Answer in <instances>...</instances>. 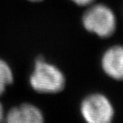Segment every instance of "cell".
I'll return each mask as SVG.
<instances>
[{"instance_id":"7a4b0ae2","label":"cell","mask_w":123,"mask_h":123,"mask_svg":"<svg viewBox=\"0 0 123 123\" xmlns=\"http://www.w3.org/2000/svg\"><path fill=\"white\" fill-rule=\"evenodd\" d=\"M85 29L100 37H109L115 32L117 21L114 13L104 4L90 5L82 16Z\"/></svg>"},{"instance_id":"9c48e42d","label":"cell","mask_w":123,"mask_h":123,"mask_svg":"<svg viewBox=\"0 0 123 123\" xmlns=\"http://www.w3.org/2000/svg\"><path fill=\"white\" fill-rule=\"evenodd\" d=\"M29 1H30V2H40V1H42V0H29Z\"/></svg>"},{"instance_id":"277c9868","label":"cell","mask_w":123,"mask_h":123,"mask_svg":"<svg viewBox=\"0 0 123 123\" xmlns=\"http://www.w3.org/2000/svg\"><path fill=\"white\" fill-rule=\"evenodd\" d=\"M105 73L115 80H123V46L114 45L105 52L101 58Z\"/></svg>"},{"instance_id":"3957f363","label":"cell","mask_w":123,"mask_h":123,"mask_svg":"<svg viewBox=\"0 0 123 123\" xmlns=\"http://www.w3.org/2000/svg\"><path fill=\"white\" fill-rule=\"evenodd\" d=\"M80 112L86 123H111L114 116L111 102L99 93L86 96L81 103Z\"/></svg>"},{"instance_id":"6da1fadb","label":"cell","mask_w":123,"mask_h":123,"mask_svg":"<svg viewBox=\"0 0 123 123\" xmlns=\"http://www.w3.org/2000/svg\"><path fill=\"white\" fill-rule=\"evenodd\" d=\"M30 84L34 90L43 94H56L65 87L64 74L55 65L38 58L30 76Z\"/></svg>"},{"instance_id":"5b68a950","label":"cell","mask_w":123,"mask_h":123,"mask_svg":"<svg viewBox=\"0 0 123 123\" xmlns=\"http://www.w3.org/2000/svg\"><path fill=\"white\" fill-rule=\"evenodd\" d=\"M5 123H45L44 116L37 106L24 103L10 110L5 115Z\"/></svg>"},{"instance_id":"ba28073f","label":"cell","mask_w":123,"mask_h":123,"mask_svg":"<svg viewBox=\"0 0 123 123\" xmlns=\"http://www.w3.org/2000/svg\"><path fill=\"white\" fill-rule=\"evenodd\" d=\"M5 122V113L3 106H2V103H0V123H4Z\"/></svg>"},{"instance_id":"8992f818","label":"cell","mask_w":123,"mask_h":123,"mask_svg":"<svg viewBox=\"0 0 123 123\" xmlns=\"http://www.w3.org/2000/svg\"><path fill=\"white\" fill-rule=\"evenodd\" d=\"M14 81V74L7 61L0 58V95Z\"/></svg>"},{"instance_id":"52a82bcc","label":"cell","mask_w":123,"mask_h":123,"mask_svg":"<svg viewBox=\"0 0 123 123\" xmlns=\"http://www.w3.org/2000/svg\"><path fill=\"white\" fill-rule=\"evenodd\" d=\"M72 1L75 4L78 5V6H90V5L93 4L95 0H72Z\"/></svg>"}]
</instances>
